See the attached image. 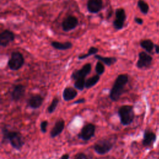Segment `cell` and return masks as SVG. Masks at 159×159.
Masks as SVG:
<instances>
[{"instance_id":"1","label":"cell","mask_w":159,"mask_h":159,"mask_svg":"<svg viewBox=\"0 0 159 159\" xmlns=\"http://www.w3.org/2000/svg\"><path fill=\"white\" fill-rule=\"evenodd\" d=\"M129 81L127 74H120L116 78L110 90L109 97L112 101H117L124 93L125 86Z\"/></svg>"},{"instance_id":"2","label":"cell","mask_w":159,"mask_h":159,"mask_svg":"<svg viewBox=\"0 0 159 159\" xmlns=\"http://www.w3.org/2000/svg\"><path fill=\"white\" fill-rule=\"evenodd\" d=\"M2 139L4 141H8L11 145L17 150H20L25 142L21 133L19 131L11 130L6 126L2 129Z\"/></svg>"},{"instance_id":"3","label":"cell","mask_w":159,"mask_h":159,"mask_svg":"<svg viewBox=\"0 0 159 159\" xmlns=\"http://www.w3.org/2000/svg\"><path fill=\"white\" fill-rule=\"evenodd\" d=\"M117 114L120 119V124L124 126L132 124L135 118L134 107L131 105L121 106L118 109Z\"/></svg>"},{"instance_id":"4","label":"cell","mask_w":159,"mask_h":159,"mask_svg":"<svg viewBox=\"0 0 159 159\" xmlns=\"http://www.w3.org/2000/svg\"><path fill=\"white\" fill-rule=\"evenodd\" d=\"M25 60L23 55L17 51L12 52L7 61V66L12 71H17L24 65Z\"/></svg>"},{"instance_id":"5","label":"cell","mask_w":159,"mask_h":159,"mask_svg":"<svg viewBox=\"0 0 159 159\" xmlns=\"http://www.w3.org/2000/svg\"><path fill=\"white\" fill-rule=\"evenodd\" d=\"M114 143L110 139H102L98 140L93 146V149L99 155H104L109 152L113 148Z\"/></svg>"},{"instance_id":"6","label":"cell","mask_w":159,"mask_h":159,"mask_svg":"<svg viewBox=\"0 0 159 159\" xmlns=\"http://www.w3.org/2000/svg\"><path fill=\"white\" fill-rule=\"evenodd\" d=\"M127 16L125 11L124 8H117L115 11V18L112 22L114 28L117 30L123 29Z\"/></svg>"},{"instance_id":"7","label":"cell","mask_w":159,"mask_h":159,"mask_svg":"<svg viewBox=\"0 0 159 159\" xmlns=\"http://www.w3.org/2000/svg\"><path fill=\"white\" fill-rule=\"evenodd\" d=\"M96 125L92 123H88L82 127L80 132L78 135V137L82 140L88 141L94 137Z\"/></svg>"},{"instance_id":"8","label":"cell","mask_w":159,"mask_h":159,"mask_svg":"<svg viewBox=\"0 0 159 159\" xmlns=\"http://www.w3.org/2000/svg\"><path fill=\"white\" fill-rule=\"evenodd\" d=\"M153 58L147 52L142 51L139 53V58L136 66L139 69L149 68L152 63Z\"/></svg>"},{"instance_id":"9","label":"cell","mask_w":159,"mask_h":159,"mask_svg":"<svg viewBox=\"0 0 159 159\" xmlns=\"http://www.w3.org/2000/svg\"><path fill=\"white\" fill-rule=\"evenodd\" d=\"M91 68V63H87L84 64L81 68L73 71L71 75V78L74 81L77 80H85L86 77L90 73Z\"/></svg>"},{"instance_id":"10","label":"cell","mask_w":159,"mask_h":159,"mask_svg":"<svg viewBox=\"0 0 159 159\" xmlns=\"http://www.w3.org/2000/svg\"><path fill=\"white\" fill-rule=\"evenodd\" d=\"M79 24L78 18L72 15H69L65 19H63L61 23V27L63 31L69 32L75 29Z\"/></svg>"},{"instance_id":"11","label":"cell","mask_w":159,"mask_h":159,"mask_svg":"<svg viewBox=\"0 0 159 159\" xmlns=\"http://www.w3.org/2000/svg\"><path fill=\"white\" fill-rule=\"evenodd\" d=\"M15 39V34L9 29L4 30L0 34V45L2 47H7Z\"/></svg>"},{"instance_id":"12","label":"cell","mask_w":159,"mask_h":159,"mask_svg":"<svg viewBox=\"0 0 159 159\" xmlns=\"http://www.w3.org/2000/svg\"><path fill=\"white\" fill-rule=\"evenodd\" d=\"M157 140V135L155 132L150 130H145L143 133V139L142 141V145L145 147L153 146Z\"/></svg>"},{"instance_id":"13","label":"cell","mask_w":159,"mask_h":159,"mask_svg":"<svg viewBox=\"0 0 159 159\" xmlns=\"http://www.w3.org/2000/svg\"><path fill=\"white\" fill-rule=\"evenodd\" d=\"M86 7L89 12L91 14L98 13L102 9V0H88Z\"/></svg>"},{"instance_id":"14","label":"cell","mask_w":159,"mask_h":159,"mask_svg":"<svg viewBox=\"0 0 159 159\" xmlns=\"http://www.w3.org/2000/svg\"><path fill=\"white\" fill-rule=\"evenodd\" d=\"M44 101V98L40 94H32L27 100V105L29 107L36 109L39 108L43 102Z\"/></svg>"},{"instance_id":"15","label":"cell","mask_w":159,"mask_h":159,"mask_svg":"<svg viewBox=\"0 0 159 159\" xmlns=\"http://www.w3.org/2000/svg\"><path fill=\"white\" fill-rule=\"evenodd\" d=\"M25 88L21 84H18L14 86L11 93V98L13 101L17 102L19 101L25 94Z\"/></svg>"},{"instance_id":"16","label":"cell","mask_w":159,"mask_h":159,"mask_svg":"<svg viewBox=\"0 0 159 159\" xmlns=\"http://www.w3.org/2000/svg\"><path fill=\"white\" fill-rule=\"evenodd\" d=\"M65 121L64 120L60 119L56 121L54 126L50 132V136L51 138H55L59 135L64 130L65 128Z\"/></svg>"},{"instance_id":"17","label":"cell","mask_w":159,"mask_h":159,"mask_svg":"<svg viewBox=\"0 0 159 159\" xmlns=\"http://www.w3.org/2000/svg\"><path fill=\"white\" fill-rule=\"evenodd\" d=\"M78 95V92L75 88L71 86L66 87L63 91L62 97L65 101H70L74 99Z\"/></svg>"},{"instance_id":"18","label":"cell","mask_w":159,"mask_h":159,"mask_svg":"<svg viewBox=\"0 0 159 159\" xmlns=\"http://www.w3.org/2000/svg\"><path fill=\"white\" fill-rule=\"evenodd\" d=\"M51 45L53 48L58 50H66L73 47V43L71 42H60L58 41H53L51 42Z\"/></svg>"},{"instance_id":"19","label":"cell","mask_w":159,"mask_h":159,"mask_svg":"<svg viewBox=\"0 0 159 159\" xmlns=\"http://www.w3.org/2000/svg\"><path fill=\"white\" fill-rule=\"evenodd\" d=\"M94 57L97 59L98 61L102 62L104 64L107 65V66H111L114 63H116L117 61V58L114 57H103L100 55H94Z\"/></svg>"},{"instance_id":"20","label":"cell","mask_w":159,"mask_h":159,"mask_svg":"<svg viewBox=\"0 0 159 159\" xmlns=\"http://www.w3.org/2000/svg\"><path fill=\"white\" fill-rule=\"evenodd\" d=\"M140 45L143 50H145L146 52H147L148 53H152V52L154 49V47H155L154 43L150 39L142 40L140 42Z\"/></svg>"},{"instance_id":"21","label":"cell","mask_w":159,"mask_h":159,"mask_svg":"<svg viewBox=\"0 0 159 159\" xmlns=\"http://www.w3.org/2000/svg\"><path fill=\"white\" fill-rule=\"evenodd\" d=\"M99 80H100V75H99L98 74L88 78L86 80L85 88L89 89V88L93 87L94 86H95L98 83Z\"/></svg>"},{"instance_id":"22","label":"cell","mask_w":159,"mask_h":159,"mask_svg":"<svg viewBox=\"0 0 159 159\" xmlns=\"http://www.w3.org/2000/svg\"><path fill=\"white\" fill-rule=\"evenodd\" d=\"M98 51H99V49L98 48H96L95 47H91L88 49V52L86 53L80 55L78 57V60H84L91 55H94L97 54Z\"/></svg>"},{"instance_id":"23","label":"cell","mask_w":159,"mask_h":159,"mask_svg":"<svg viewBox=\"0 0 159 159\" xmlns=\"http://www.w3.org/2000/svg\"><path fill=\"white\" fill-rule=\"evenodd\" d=\"M137 6L142 14L145 15L148 14L149 11V6L144 0H139L137 1Z\"/></svg>"},{"instance_id":"24","label":"cell","mask_w":159,"mask_h":159,"mask_svg":"<svg viewBox=\"0 0 159 159\" xmlns=\"http://www.w3.org/2000/svg\"><path fill=\"white\" fill-rule=\"evenodd\" d=\"M58 103H59V99H58V98H54L52 99L51 103L50 104V105L48 106V108H47V112H48L49 114L53 113V112L55 111V109H56V108H57V107Z\"/></svg>"},{"instance_id":"25","label":"cell","mask_w":159,"mask_h":159,"mask_svg":"<svg viewBox=\"0 0 159 159\" xmlns=\"http://www.w3.org/2000/svg\"><path fill=\"white\" fill-rule=\"evenodd\" d=\"M95 71L96 73L99 75H101L104 73L105 71V67L102 62L98 61L95 66Z\"/></svg>"},{"instance_id":"26","label":"cell","mask_w":159,"mask_h":159,"mask_svg":"<svg viewBox=\"0 0 159 159\" xmlns=\"http://www.w3.org/2000/svg\"><path fill=\"white\" fill-rule=\"evenodd\" d=\"M48 125V122L46 120H42L40 122V131L42 133H45L47 132Z\"/></svg>"},{"instance_id":"27","label":"cell","mask_w":159,"mask_h":159,"mask_svg":"<svg viewBox=\"0 0 159 159\" xmlns=\"http://www.w3.org/2000/svg\"><path fill=\"white\" fill-rule=\"evenodd\" d=\"M74 159H88V158L85 153L83 152H79L75 155Z\"/></svg>"},{"instance_id":"28","label":"cell","mask_w":159,"mask_h":159,"mask_svg":"<svg viewBox=\"0 0 159 159\" xmlns=\"http://www.w3.org/2000/svg\"><path fill=\"white\" fill-rule=\"evenodd\" d=\"M134 21L135 23H137L139 25H142L143 23V20L142 18L138 17H135L134 18Z\"/></svg>"},{"instance_id":"29","label":"cell","mask_w":159,"mask_h":159,"mask_svg":"<svg viewBox=\"0 0 159 159\" xmlns=\"http://www.w3.org/2000/svg\"><path fill=\"white\" fill-rule=\"evenodd\" d=\"M86 101V99L84 98H81V99H79L76 101H75L73 104H82V103H84Z\"/></svg>"},{"instance_id":"30","label":"cell","mask_w":159,"mask_h":159,"mask_svg":"<svg viewBox=\"0 0 159 159\" xmlns=\"http://www.w3.org/2000/svg\"><path fill=\"white\" fill-rule=\"evenodd\" d=\"M69 158H70V155L68 153H64L60 157V159H69Z\"/></svg>"},{"instance_id":"31","label":"cell","mask_w":159,"mask_h":159,"mask_svg":"<svg viewBox=\"0 0 159 159\" xmlns=\"http://www.w3.org/2000/svg\"><path fill=\"white\" fill-rule=\"evenodd\" d=\"M155 53L158 54L159 53V45H155Z\"/></svg>"}]
</instances>
